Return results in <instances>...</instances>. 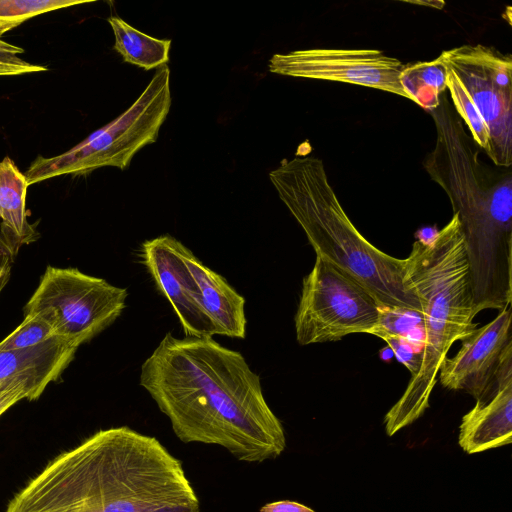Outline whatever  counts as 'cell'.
I'll use <instances>...</instances> for the list:
<instances>
[{
  "mask_svg": "<svg viewBox=\"0 0 512 512\" xmlns=\"http://www.w3.org/2000/svg\"><path fill=\"white\" fill-rule=\"evenodd\" d=\"M24 50L0 39V76L45 72L47 67L25 61L19 55Z\"/></svg>",
  "mask_w": 512,
  "mask_h": 512,
  "instance_id": "cell-24",
  "label": "cell"
},
{
  "mask_svg": "<svg viewBox=\"0 0 512 512\" xmlns=\"http://www.w3.org/2000/svg\"><path fill=\"white\" fill-rule=\"evenodd\" d=\"M127 290L77 268L47 266L39 285L24 307L25 315H38L56 336L82 345L123 312Z\"/></svg>",
  "mask_w": 512,
  "mask_h": 512,
  "instance_id": "cell-7",
  "label": "cell"
},
{
  "mask_svg": "<svg viewBox=\"0 0 512 512\" xmlns=\"http://www.w3.org/2000/svg\"><path fill=\"white\" fill-rule=\"evenodd\" d=\"M404 64L377 49L309 48L274 54L271 73L343 82L379 89L410 100L400 82Z\"/></svg>",
  "mask_w": 512,
  "mask_h": 512,
  "instance_id": "cell-10",
  "label": "cell"
},
{
  "mask_svg": "<svg viewBox=\"0 0 512 512\" xmlns=\"http://www.w3.org/2000/svg\"><path fill=\"white\" fill-rule=\"evenodd\" d=\"M512 441V343L496 373V388L490 397L476 401L462 417L459 445L469 454L510 444Z\"/></svg>",
  "mask_w": 512,
  "mask_h": 512,
  "instance_id": "cell-13",
  "label": "cell"
},
{
  "mask_svg": "<svg viewBox=\"0 0 512 512\" xmlns=\"http://www.w3.org/2000/svg\"><path fill=\"white\" fill-rule=\"evenodd\" d=\"M199 506L183 469L155 437L128 426L99 430L59 454L5 512H154Z\"/></svg>",
  "mask_w": 512,
  "mask_h": 512,
  "instance_id": "cell-2",
  "label": "cell"
},
{
  "mask_svg": "<svg viewBox=\"0 0 512 512\" xmlns=\"http://www.w3.org/2000/svg\"><path fill=\"white\" fill-rule=\"evenodd\" d=\"M79 346L74 340L54 336L33 347L0 351V382L27 375L50 384L61 376Z\"/></svg>",
  "mask_w": 512,
  "mask_h": 512,
  "instance_id": "cell-15",
  "label": "cell"
},
{
  "mask_svg": "<svg viewBox=\"0 0 512 512\" xmlns=\"http://www.w3.org/2000/svg\"><path fill=\"white\" fill-rule=\"evenodd\" d=\"M115 37L114 49L124 62L145 70L159 68L169 60L170 39H157L132 27L118 16L108 18Z\"/></svg>",
  "mask_w": 512,
  "mask_h": 512,
  "instance_id": "cell-17",
  "label": "cell"
},
{
  "mask_svg": "<svg viewBox=\"0 0 512 512\" xmlns=\"http://www.w3.org/2000/svg\"><path fill=\"white\" fill-rule=\"evenodd\" d=\"M260 512H315L313 509L289 500L275 501L263 505Z\"/></svg>",
  "mask_w": 512,
  "mask_h": 512,
  "instance_id": "cell-26",
  "label": "cell"
},
{
  "mask_svg": "<svg viewBox=\"0 0 512 512\" xmlns=\"http://www.w3.org/2000/svg\"><path fill=\"white\" fill-rule=\"evenodd\" d=\"M154 512H200L199 506H176L164 508Z\"/></svg>",
  "mask_w": 512,
  "mask_h": 512,
  "instance_id": "cell-27",
  "label": "cell"
},
{
  "mask_svg": "<svg viewBox=\"0 0 512 512\" xmlns=\"http://www.w3.org/2000/svg\"><path fill=\"white\" fill-rule=\"evenodd\" d=\"M436 143L424 168L447 194L459 218L477 313L512 300V173L479 157L445 95L430 111Z\"/></svg>",
  "mask_w": 512,
  "mask_h": 512,
  "instance_id": "cell-3",
  "label": "cell"
},
{
  "mask_svg": "<svg viewBox=\"0 0 512 512\" xmlns=\"http://www.w3.org/2000/svg\"><path fill=\"white\" fill-rule=\"evenodd\" d=\"M380 320V306L356 279L316 256L303 278L295 315L300 345L338 341L355 333H368Z\"/></svg>",
  "mask_w": 512,
  "mask_h": 512,
  "instance_id": "cell-8",
  "label": "cell"
},
{
  "mask_svg": "<svg viewBox=\"0 0 512 512\" xmlns=\"http://www.w3.org/2000/svg\"><path fill=\"white\" fill-rule=\"evenodd\" d=\"M90 2L87 0H0V39L29 18L61 8Z\"/></svg>",
  "mask_w": 512,
  "mask_h": 512,
  "instance_id": "cell-19",
  "label": "cell"
},
{
  "mask_svg": "<svg viewBox=\"0 0 512 512\" xmlns=\"http://www.w3.org/2000/svg\"><path fill=\"white\" fill-rule=\"evenodd\" d=\"M179 251L198 285L203 308L214 324L217 335L245 338L247 320L244 297L182 243Z\"/></svg>",
  "mask_w": 512,
  "mask_h": 512,
  "instance_id": "cell-14",
  "label": "cell"
},
{
  "mask_svg": "<svg viewBox=\"0 0 512 512\" xmlns=\"http://www.w3.org/2000/svg\"><path fill=\"white\" fill-rule=\"evenodd\" d=\"M402 281L420 305L424 337L419 369L384 418L389 436L423 415L451 346L477 327L464 239L456 214L432 238L413 243L404 259Z\"/></svg>",
  "mask_w": 512,
  "mask_h": 512,
  "instance_id": "cell-4",
  "label": "cell"
},
{
  "mask_svg": "<svg viewBox=\"0 0 512 512\" xmlns=\"http://www.w3.org/2000/svg\"><path fill=\"white\" fill-rule=\"evenodd\" d=\"M180 244L170 235L147 240L141 246L142 263L174 309L185 336L213 337L217 335L216 329L203 308L198 285L181 257Z\"/></svg>",
  "mask_w": 512,
  "mask_h": 512,
  "instance_id": "cell-12",
  "label": "cell"
},
{
  "mask_svg": "<svg viewBox=\"0 0 512 512\" xmlns=\"http://www.w3.org/2000/svg\"><path fill=\"white\" fill-rule=\"evenodd\" d=\"M438 58L458 78L489 132V159L512 165V58L483 44H464Z\"/></svg>",
  "mask_w": 512,
  "mask_h": 512,
  "instance_id": "cell-9",
  "label": "cell"
},
{
  "mask_svg": "<svg viewBox=\"0 0 512 512\" xmlns=\"http://www.w3.org/2000/svg\"><path fill=\"white\" fill-rule=\"evenodd\" d=\"M370 334L383 339L397 360L402 363L414 376L419 369L421 362V350H418L416 343L410 337L389 330L382 324L378 325L371 330Z\"/></svg>",
  "mask_w": 512,
  "mask_h": 512,
  "instance_id": "cell-23",
  "label": "cell"
},
{
  "mask_svg": "<svg viewBox=\"0 0 512 512\" xmlns=\"http://www.w3.org/2000/svg\"><path fill=\"white\" fill-rule=\"evenodd\" d=\"M511 307L502 309L489 323L473 330L453 357H446L439 380L449 390H463L476 401L490 397L496 388V373L511 339Z\"/></svg>",
  "mask_w": 512,
  "mask_h": 512,
  "instance_id": "cell-11",
  "label": "cell"
},
{
  "mask_svg": "<svg viewBox=\"0 0 512 512\" xmlns=\"http://www.w3.org/2000/svg\"><path fill=\"white\" fill-rule=\"evenodd\" d=\"M170 107V70L163 65L119 117L60 155L38 156L24 173L28 185L56 176L84 175L105 166L126 169L139 150L157 140Z\"/></svg>",
  "mask_w": 512,
  "mask_h": 512,
  "instance_id": "cell-6",
  "label": "cell"
},
{
  "mask_svg": "<svg viewBox=\"0 0 512 512\" xmlns=\"http://www.w3.org/2000/svg\"><path fill=\"white\" fill-rule=\"evenodd\" d=\"M139 383L184 443L219 445L248 463L275 459L286 447L260 376L213 337L168 332L143 362Z\"/></svg>",
  "mask_w": 512,
  "mask_h": 512,
  "instance_id": "cell-1",
  "label": "cell"
},
{
  "mask_svg": "<svg viewBox=\"0 0 512 512\" xmlns=\"http://www.w3.org/2000/svg\"><path fill=\"white\" fill-rule=\"evenodd\" d=\"M269 178L316 256L356 279L380 308L420 317L418 300L402 281L404 259L381 251L357 230L330 185L321 159L285 160Z\"/></svg>",
  "mask_w": 512,
  "mask_h": 512,
  "instance_id": "cell-5",
  "label": "cell"
},
{
  "mask_svg": "<svg viewBox=\"0 0 512 512\" xmlns=\"http://www.w3.org/2000/svg\"><path fill=\"white\" fill-rule=\"evenodd\" d=\"M15 255L0 234V293L8 283Z\"/></svg>",
  "mask_w": 512,
  "mask_h": 512,
  "instance_id": "cell-25",
  "label": "cell"
},
{
  "mask_svg": "<svg viewBox=\"0 0 512 512\" xmlns=\"http://www.w3.org/2000/svg\"><path fill=\"white\" fill-rule=\"evenodd\" d=\"M400 82L411 101L431 111L447 89V67L438 57L404 65Z\"/></svg>",
  "mask_w": 512,
  "mask_h": 512,
  "instance_id": "cell-18",
  "label": "cell"
},
{
  "mask_svg": "<svg viewBox=\"0 0 512 512\" xmlns=\"http://www.w3.org/2000/svg\"><path fill=\"white\" fill-rule=\"evenodd\" d=\"M54 336L52 327L40 316L25 315L20 325L0 342V351L33 347Z\"/></svg>",
  "mask_w": 512,
  "mask_h": 512,
  "instance_id": "cell-21",
  "label": "cell"
},
{
  "mask_svg": "<svg viewBox=\"0 0 512 512\" xmlns=\"http://www.w3.org/2000/svg\"><path fill=\"white\" fill-rule=\"evenodd\" d=\"M447 89L456 113L470 130L471 138L488 154L490 148L488 128L463 85L449 68H447Z\"/></svg>",
  "mask_w": 512,
  "mask_h": 512,
  "instance_id": "cell-20",
  "label": "cell"
},
{
  "mask_svg": "<svg viewBox=\"0 0 512 512\" xmlns=\"http://www.w3.org/2000/svg\"><path fill=\"white\" fill-rule=\"evenodd\" d=\"M28 183L10 157L0 162L1 235L16 256L19 249L35 242L39 233L27 221L26 191Z\"/></svg>",
  "mask_w": 512,
  "mask_h": 512,
  "instance_id": "cell-16",
  "label": "cell"
},
{
  "mask_svg": "<svg viewBox=\"0 0 512 512\" xmlns=\"http://www.w3.org/2000/svg\"><path fill=\"white\" fill-rule=\"evenodd\" d=\"M48 384L32 376H19L0 382V416L20 400H36Z\"/></svg>",
  "mask_w": 512,
  "mask_h": 512,
  "instance_id": "cell-22",
  "label": "cell"
}]
</instances>
